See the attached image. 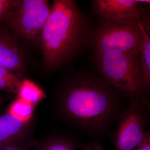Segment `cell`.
<instances>
[{
  "mask_svg": "<svg viewBox=\"0 0 150 150\" xmlns=\"http://www.w3.org/2000/svg\"><path fill=\"white\" fill-rule=\"evenodd\" d=\"M37 144L36 150H76L77 147L74 142L62 137H53Z\"/></svg>",
  "mask_w": 150,
  "mask_h": 150,
  "instance_id": "4fadbf2b",
  "label": "cell"
},
{
  "mask_svg": "<svg viewBox=\"0 0 150 150\" xmlns=\"http://www.w3.org/2000/svg\"><path fill=\"white\" fill-rule=\"evenodd\" d=\"M28 126V122L8 112L0 115V146L27 137Z\"/></svg>",
  "mask_w": 150,
  "mask_h": 150,
  "instance_id": "9c48e42d",
  "label": "cell"
},
{
  "mask_svg": "<svg viewBox=\"0 0 150 150\" xmlns=\"http://www.w3.org/2000/svg\"><path fill=\"white\" fill-rule=\"evenodd\" d=\"M90 23L73 0H55L39 43L44 66L52 70L71 60L92 36Z\"/></svg>",
  "mask_w": 150,
  "mask_h": 150,
  "instance_id": "7a4b0ae2",
  "label": "cell"
},
{
  "mask_svg": "<svg viewBox=\"0 0 150 150\" xmlns=\"http://www.w3.org/2000/svg\"><path fill=\"white\" fill-rule=\"evenodd\" d=\"M37 144V141L27 136L16 142L0 146V150H30Z\"/></svg>",
  "mask_w": 150,
  "mask_h": 150,
  "instance_id": "9a60e30c",
  "label": "cell"
},
{
  "mask_svg": "<svg viewBox=\"0 0 150 150\" xmlns=\"http://www.w3.org/2000/svg\"><path fill=\"white\" fill-rule=\"evenodd\" d=\"M18 99L34 106L45 96L44 93L36 85L28 80H22L17 93Z\"/></svg>",
  "mask_w": 150,
  "mask_h": 150,
  "instance_id": "8fae6325",
  "label": "cell"
},
{
  "mask_svg": "<svg viewBox=\"0 0 150 150\" xmlns=\"http://www.w3.org/2000/svg\"><path fill=\"white\" fill-rule=\"evenodd\" d=\"M92 37L94 55L110 51L140 55L143 33L139 19H104Z\"/></svg>",
  "mask_w": 150,
  "mask_h": 150,
  "instance_id": "277c9868",
  "label": "cell"
},
{
  "mask_svg": "<svg viewBox=\"0 0 150 150\" xmlns=\"http://www.w3.org/2000/svg\"><path fill=\"white\" fill-rule=\"evenodd\" d=\"M33 106L21 100L18 99L11 103L8 112L23 121L28 122L32 117Z\"/></svg>",
  "mask_w": 150,
  "mask_h": 150,
  "instance_id": "5bb4252c",
  "label": "cell"
},
{
  "mask_svg": "<svg viewBox=\"0 0 150 150\" xmlns=\"http://www.w3.org/2000/svg\"><path fill=\"white\" fill-rule=\"evenodd\" d=\"M135 150H150V136Z\"/></svg>",
  "mask_w": 150,
  "mask_h": 150,
  "instance_id": "ac0fdd59",
  "label": "cell"
},
{
  "mask_svg": "<svg viewBox=\"0 0 150 150\" xmlns=\"http://www.w3.org/2000/svg\"><path fill=\"white\" fill-rule=\"evenodd\" d=\"M6 98L2 94L0 93V106L5 101Z\"/></svg>",
  "mask_w": 150,
  "mask_h": 150,
  "instance_id": "d6986e66",
  "label": "cell"
},
{
  "mask_svg": "<svg viewBox=\"0 0 150 150\" xmlns=\"http://www.w3.org/2000/svg\"><path fill=\"white\" fill-rule=\"evenodd\" d=\"M141 26L143 38L140 48V64L145 93L148 96L150 88V25L142 23Z\"/></svg>",
  "mask_w": 150,
  "mask_h": 150,
  "instance_id": "30bf717a",
  "label": "cell"
},
{
  "mask_svg": "<svg viewBox=\"0 0 150 150\" xmlns=\"http://www.w3.org/2000/svg\"><path fill=\"white\" fill-rule=\"evenodd\" d=\"M139 2L135 0H95L92 5L95 12L102 19H140L144 12Z\"/></svg>",
  "mask_w": 150,
  "mask_h": 150,
  "instance_id": "52a82bcc",
  "label": "cell"
},
{
  "mask_svg": "<svg viewBox=\"0 0 150 150\" xmlns=\"http://www.w3.org/2000/svg\"><path fill=\"white\" fill-rule=\"evenodd\" d=\"M18 2V0H0V23L4 22Z\"/></svg>",
  "mask_w": 150,
  "mask_h": 150,
  "instance_id": "2e32d148",
  "label": "cell"
},
{
  "mask_svg": "<svg viewBox=\"0 0 150 150\" xmlns=\"http://www.w3.org/2000/svg\"><path fill=\"white\" fill-rule=\"evenodd\" d=\"M81 150H104L102 146L98 143H91L85 144H81Z\"/></svg>",
  "mask_w": 150,
  "mask_h": 150,
  "instance_id": "e0dca14e",
  "label": "cell"
},
{
  "mask_svg": "<svg viewBox=\"0 0 150 150\" xmlns=\"http://www.w3.org/2000/svg\"><path fill=\"white\" fill-rule=\"evenodd\" d=\"M121 95L100 74L81 72L63 84L57 105L65 120L88 134L99 136L121 115Z\"/></svg>",
  "mask_w": 150,
  "mask_h": 150,
  "instance_id": "6da1fadb",
  "label": "cell"
},
{
  "mask_svg": "<svg viewBox=\"0 0 150 150\" xmlns=\"http://www.w3.org/2000/svg\"><path fill=\"white\" fill-rule=\"evenodd\" d=\"M22 81L16 73L0 67V90L8 93L17 94Z\"/></svg>",
  "mask_w": 150,
  "mask_h": 150,
  "instance_id": "7c38bea8",
  "label": "cell"
},
{
  "mask_svg": "<svg viewBox=\"0 0 150 150\" xmlns=\"http://www.w3.org/2000/svg\"><path fill=\"white\" fill-rule=\"evenodd\" d=\"M18 38L6 26L0 24V67L16 74L21 72L25 67L24 54Z\"/></svg>",
  "mask_w": 150,
  "mask_h": 150,
  "instance_id": "ba28073f",
  "label": "cell"
},
{
  "mask_svg": "<svg viewBox=\"0 0 150 150\" xmlns=\"http://www.w3.org/2000/svg\"><path fill=\"white\" fill-rule=\"evenodd\" d=\"M147 100L132 99L127 108L122 111L112 135L116 150H135L150 136L146 130L149 115L146 107Z\"/></svg>",
  "mask_w": 150,
  "mask_h": 150,
  "instance_id": "8992f818",
  "label": "cell"
},
{
  "mask_svg": "<svg viewBox=\"0 0 150 150\" xmlns=\"http://www.w3.org/2000/svg\"><path fill=\"white\" fill-rule=\"evenodd\" d=\"M50 8L46 0H18L4 22L18 37L32 44L38 43Z\"/></svg>",
  "mask_w": 150,
  "mask_h": 150,
  "instance_id": "5b68a950",
  "label": "cell"
},
{
  "mask_svg": "<svg viewBox=\"0 0 150 150\" xmlns=\"http://www.w3.org/2000/svg\"><path fill=\"white\" fill-rule=\"evenodd\" d=\"M100 74L119 92L131 100H147L140 55L110 51L94 55Z\"/></svg>",
  "mask_w": 150,
  "mask_h": 150,
  "instance_id": "3957f363",
  "label": "cell"
}]
</instances>
